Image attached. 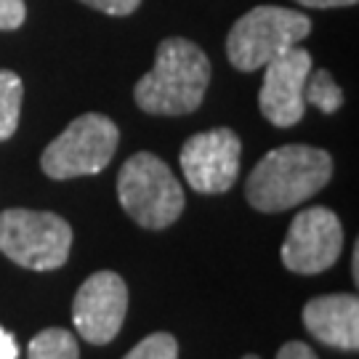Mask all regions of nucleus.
I'll list each match as a JSON object with an SVG mask.
<instances>
[{"label":"nucleus","mask_w":359,"mask_h":359,"mask_svg":"<svg viewBox=\"0 0 359 359\" xmlns=\"http://www.w3.org/2000/svg\"><path fill=\"white\" fill-rule=\"evenodd\" d=\"M210 75V59L197 43L165 38L157 46L154 67L133 86V102L147 115H192L205 99Z\"/></svg>","instance_id":"nucleus-1"},{"label":"nucleus","mask_w":359,"mask_h":359,"mask_svg":"<svg viewBox=\"0 0 359 359\" xmlns=\"http://www.w3.org/2000/svg\"><path fill=\"white\" fill-rule=\"evenodd\" d=\"M333 176V157L320 147L285 144L266 152L250 170L245 194L261 213H280L306 203Z\"/></svg>","instance_id":"nucleus-2"},{"label":"nucleus","mask_w":359,"mask_h":359,"mask_svg":"<svg viewBox=\"0 0 359 359\" xmlns=\"http://www.w3.org/2000/svg\"><path fill=\"white\" fill-rule=\"evenodd\" d=\"M311 19L304 11L283 6H256L243 13L226 35V56L234 69L256 72L271 59L309 38Z\"/></svg>","instance_id":"nucleus-3"},{"label":"nucleus","mask_w":359,"mask_h":359,"mask_svg":"<svg viewBox=\"0 0 359 359\" xmlns=\"http://www.w3.org/2000/svg\"><path fill=\"white\" fill-rule=\"evenodd\" d=\"M120 205L144 229H168L184 210V189L165 160L152 152H136L117 176Z\"/></svg>","instance_id":"nucleus-4"},{"label":"nucleus","mask_w":359,"mask_h":359,"mask_svg":"<svg viewBox=\"0 0 359 359\" xmlns=\"http://www.w3.org/2000/svg\"><path fill=\"white\" fill-rule=\"evenodd\" d=\"M72 250V226L56 213L8 208L0 213V253L32 271L65 266Z\"/></svg>","instance_id":"nucleus-5"},{"label":"nucleus","mask_w":359,"mask_h":359,"mask_svg":"<svg viewBox=\"0 0 359 359\" xmlns=\"http://www.w3.org/2000/svg\"><path fill=\"white\" fill-rule=\"evenodd\" d=\"M120 130L107 115L88 112L75 117L40 157V168L48 179L67 181L77 176H96L112 163Z\"/></svg>","instance_id":"nucleus-6"},{"label":"nucleus","mask_w":359,"mask_h":359,"mask_svg":"<svg viewBox=\"0 0 359 359\" xmlns=\"http://www.w3.org/2000/svg\"><path fill=\"white\" fill-rule=\"evenodd\" d=\"M243 142L231 128L194 133L181 147V170L194 192L224 194L240 176Z\"/></svg>","instance_id":"nucleus-7"},{"label":"nucleus","mask_w":359,"mask_h":359,"mask_svg":"<svg viewBox=\"0 0 359 359\" xmlns=\"http://www.w3.org/2000/svg\"><path fill=\"white\" fill-rule=\"evenodd\" d=\"M344 250L341 218L327 208H306L293 218L283 243V264L295 274H320L330 269Z\"/></svg>","instance_id":"nucleus-8"},{"label":"nucleus","mask_w":359,"mask_h":359,"mask_svg":"<svg viewBox=\"0 0 359 359\" xmlns=\"http://www.w3.org/2000/svg\"><path fill=\"white\" fill-rule=\"evenodd\" d=\"M128 311V287L115 271H96L80 285L72 304V322L80 338L88 344H109L126 320Z\"/></svg>","instance_id":"nucleus-9"},{"label":"nucleus","mask_w":359,"mask_h":359,"mask_svg":"<svg viewBox=\"0 0 359 359\" xmlns=\"http://www.w3.org/2000/svg\"><path fill=\"white\" fill-rule=\"evenodd\" d=\"M311 72V53L295 46L283 56L271 59L264 67V83L258 90V109L261 115L277 128H293L304 120L306 102L304 86Z\"/></svg>","instance_id":"nucleus-10"},{"label":"nucleus","mask_w":359,"mask_h":359,"mask_svg":"<svg viewBox=\"0 0 359 359\" xmlns=\"http://www.w3.org/2000/svg\"><path fill=\"white\" fill-rule=\"evenodd\" d=\"M304 325L317 341L344 351L359 348V301L351 293L311 298L304 306Z\"/></svg>","instance_id":"nucleus-11"},{"label":"nucleus","mask_w":359,"mask_h":359,"mask_svg":"<svg viewBox=\"0 0 359 359\" xmlns=\"http://www.w3.org/2000/svg\"><path fill=\"white\" fill-rule=\"evenodd\" d=\"M25 83L11 69H0V142H8L19 128Z\"/></svg>","instance_id":"nucleus-12"},{"label":"nucleus","mask_w":359,"mask_h":359,"mask_svg":"<svg viewBox=\"0 0 359 359\" xmlns=\"http://www.w3.org/2000/svg\"><path fill=\"white\" fill-rule=\"evenodd\" d=\"M27 359H80V348L72 333L62 327H48L29 341Z\"/></svg>","instance_id":"nucleus-13"},{"label":"nucleus","mask_w":359,"mask_h":359,"mask_svg":"<svg viewBox=\"0 0 359 359\" xmlns=\"http://www.w3.org/2000/svg\"><path fill=\"white\" fill-rule=\"evenodd\" d=\"M304 102L317 107L325 115H333L344 107V90L338 88V83L327 69L309 72L306 86H304Z\"/></svg>","instance_id":"nucleus-14"},{"label":"nucleus","mask_w":359,"mask_h":359,"mask_svg":"<svg viewBox=\"0 0 359 359\" xmlns=\"http://www.w3.org/2000/svg\"><path fill=\"white\" fill-rule=\"evenodd\" d=\"M123 359H179V341L170 333H152L139 341Z\"/></svg>","instance_id":"nucleus-15"},{"label":"nucleus","mask_w":359,"mask_h":359,"mask_svg":"<svg viewBox=\"0 0 359 359\" xmlns=\"http://www.w3.org/2000/svg\"><path fill=\"white\" fill-rule=\"evenodd\" d=\"M27 19V6L25 0H0V29L11 32L19 29Z\"/></svg>","instance_id":"nucleus-16"},{"label":"nucleus","mask_w":359,"mask_h":359,"mask_svg":"<svg viewBox=\"0 0 359 359\" xmlns=\"http://www.w3.org/2000/svg\"><path fill=\"white\" fill-rule=\"evenodd\" d=\"M96 11L107 13V16H130L142 6V0H80Z\"/></svg>","instance_id":"nucleus-17"},{"label":"nucleus","mask_w":359,"mask_h":359,"mask_svg":"<svg viewBox=\"0 0 359 359\" xmlns=\"http://www.w3.org/2000/svg\"><path fill=\"white\" fill-rule=\"evenodd\" d=\"M277 359H320L306 344H301V341H290V344H285L280 351H277Z\"/></svg>","instance_id":"nucleus-18"},{"label":"nucleus","mask_w":359,"mask_h":359,"mask_svg":"<svg viewBox=\"0 0 359 359\" xmlns=\"http://www.w3.org/2000/svg\"><path fill=\"white\" fill-rule=\"evenodd\" d=\"M295 3L304 8H348L357 6L359 0H295Z\"/></svg>","instance_id":"nucleus-19"},{"label":"nucleus","mask_w":359,"mask_h":359,"mask_svg":"<svg viewBox=\"0 0 359 359\" xmlns=\"http://www.w3.org/2000/svg\"><path fill=\"white\" fill-rule=\"evenodd\" d=\"M0 359H19V346L13 341L11 333H6L0 327Z\"/></svg>","instance_id":"nucleus-20"},{"label":"nucleus","mask_w":359,"mask_h":359,"mask_svg":"<svg viewBox=\"0 0 359 359\" xmlns=\"http://www.w3.org/2000/svg\"><path fill=\"white\" fill-rule=\"evenodd\" d=\"M243 359H258L256 354H248V357H243Z\"/></svg>","instance_id":"nucleus-21"}]
</instances>
